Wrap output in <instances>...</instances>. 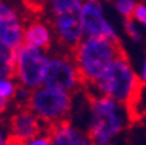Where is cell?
I'll use <instances>...</instances> for the list:
<instances>
[{
	"label": "cell",
	"mask_w": 146,
	"mask_h": 145,
	"mask_svg": "<svg viewBox=\"0 0 146 145\" xmlns=\"http://www.w3.org/2000/svg\"><path fill=\"white\" fill-rule=\"evenodd\" d=\"M15 48L0 42V77L15 74Z\"/></svg>",
	"instance_id": "4fadbf2b"
},
{
	"label": "cell",
	"mask_w": 146,
	"mask_h": 145,
	"mask_svg": "<svg viewBox=\"0 0 146 145\" xmlns=\"http://www.w3.org/2000/svg\"><path fill=\"white\" fill-rule=\"evenodd\" d=\"M132 17L136 20V22H137L142 28L146 29V3L137 2L136 9H135V13H133Z\"/></svg>",
	"instance_id": "ac0fdd59"
},
{
	"label": "cell",
	"mask_w": 146,
	"mask_h": 145,
	"mask_svg": "<svg viewBox=\"0 0 146 145\" xmlns=\"http://www.w3.org/2000/svg\"><path fill=\"white\" fill-rule=\"evenodd\" d=\"M81 23L84 36L107 38L119 42V35L116 28L109 22L100 0H84L81 7Z\"/></svg>",
	"instance_id": "ba28073f"
},
{
	"label": "cell",
	"mask_w": 146,
	"mask_h": 145,
	"mask_svg": "<svg viewBox=\"0 0 146 145\" xmlns=\"http://www.w3.org/2000/svg\"><path fill=\"white\" fill-rule=\"evenodd\" d=\"M39 118L28 108L16 112L9 125V138L10 142L16 144H28L29 139L36 136L39 132H42L40 129Z\"/></svg>",
	"instance_id": "30bf717a"
},
{
	"label": "cell",
	"mask_w": 146,
	"mask_h": 145,
	"mask_svg": "<svg viewBox=\"0 0 146 145\" xmlns=\"http://www.w3.org/2000/svg\"><path fill=\"white\" fill-rule=\"evenodd\" d=\"M31 96H32V90L29 87H25V86H17L16 89V93H15V100L20 105H28L29 100H31Z\"/></svg>",
	"instance_id": "e0dca14e"
},
{
	"label": "cell",
	"mask_w": 146,
	"mask_h": 145,
	"mask_svg": "<svg viewBox=\"0 0 146 145\" xmlns=\"http://www.w3.org/2000/svg\"><path fill=\"white\" fill-rule=\"evenodd\" d=\"M28 108L40 119L48 123H58L65 120L72 109L71 93L52 89L48 86H40L32 90Z\"/></svg>",
	"instance_id": "5b68a950"
},
{
	"label": "cell",
	"mask_w": 146,
	"mask_h": 145,
	"mask_svg": "<svg viewBox=\"0 0 146 145\" xmlns=\"http://www.w3.org/2000/svg\"><path fill=\"white\" fill-rule=\"evenodd\" d=\"M49 144H52L51 135L49 134H42V132H39L36 136H33L32 139L28 141V145H49Z\"/></svg>",
	"instance_id": "d6986e66"
},
{
	"label": "cell",
	"mask_w": 146,
	"mask_h": 145,
	"mask_svg": "<svg viewBox=\"0 0 146 145\" xmlns=\"http://www.w3.org/2000/svg\"><path fill=\"white\" fill-rule=\"evenodd\" d=\"M23 44L35 48L48 49L52 44V31L44 22H32L25 26Z\"/></svg>",
	"instance_id": "7c38bea8"
},
{
	"label": "cell",
	"mask_w": 146,
	"mask_h": 145,
	"mask_svg": "<svg viewBox=\"0 0 146 145\" xmlns=\"http://www.w3.org/2000/svg\"><path fill=\"white\" fill-rule=\"evenodd\" d=\"M81 83L82 80L72 57L52 55L48 58L44 76V86L74 93Z\"/></svg>",
	"instance_id": "52a82bcc"
},
{
	"label": "cell",
	"mask_w": 146,
	"mask_h": 145,
	"mask_svg": "<svg viewBox=\"0 0 146 145\" xmlns=\"http://www.w3.org/2000/svg\"><path fill=\"white\" fill-rule=\"evenodd\" d=\"M84 0H48L52 17V29L58 41L72 49L84 38L81 23V7Z\"/></svg>",
	"instance_id": "277c9868"
},
{
	"label": "cell",
	"mask_w": 146,
	"mask_h": 145,
	"mask_svg": "<svg viewBox=\"0 0 146 145\" xmlns=\"http://www.w3.org/2000/svg\"><path fill=\"white\" fill-rule=\"evenodd\" d=\"M9 142H10L9 134H6L3 129H0V145H5V144H9Z\"/></svg>",
	"instance_id": "44dd1931"
},
{
	"label": "cell",
	"mask_w": 146,
	"mask_h": 145,
	"mask_svg": "<svg viewBox=\"0 0 146 145\" xmlns=\"http://www.w3.org/2000/svg\"><path fill=\"white\" fill-rule=\"evenodd\" d=\"M87 86L94 92L93 96H106L129 108L137 96L142 83L129 58L121 51L109 67Z\"/></svg>",
	"instance_id": "6da1fadb"
},
{
	"label": "cell",
	"mask_w": 146,
	"mask_h": 145,
	"mask_svg": "<svg viewBox=\"0 0 146 145\" xmlns=\"http://www.w3.org/2000/svg\"><path fill=\"white\" fill-rule=\"evenodd\" d=\"M25 23L19 12L7 0H0V42L17 48L23 44Z\"/></svg>",
	"instance_id": "9c48e42d"
},
{
	"label": "cell",
	"mask_w": 146,
	"mask_h": 145,
	"mask_svg": "<svg viewBox=\"0 0 146 145\" xmlns=\"http://www.w3.org/2000/svg\"><path fill=\"white\" fill-rule=\"evenodd\" d=\"M19 86L17 80L13 76L9 77H0V97L12 102L16 93V89Z\"/></svg>",
	"instance_id": "5bb4252c"
},
{
	"label": "cell",
	"mask_w": 146,
	"mask_h": 145,
	"mask_svg": "<svg viewBox=\"0 0 146 145\" xmlns=\"http://www.w3.org/2000/svg\"><path fill=\"white\" fill-rule=\"evenodd\" d=\"M71 51L82 83L90 84L123 49L120 42H114L107 38L84 36Z\"/></svg>",
	"instance_id": "3957f363"
},
{
	"label": "cell",
	"mask_w": 146,
	"mask_h": 145,
	"mask_svg": "<svg viewBox=\"0 0 146 145\" xmlns=\"http://www.w3.org/2000/svg\"><path fill=\"white\" fill-rule=\"evenodd\" d=\"M130 116L129 108L123 103L106 96H93L87 126V135L91 144H111L127 126Z\"/></svg>",
	"instance_id": "7a4b0ae2"
},
{
	"label": "cell",
	"mask_w": 146,
	"mask_h": 145,
	"mask_svg": "<svg viewBox=\"0 0 146 145\" xmlns=\"http://www.w3.org/2000/svg\"><path fill=\"white\" fill-rule=\"evenodd\" d=\"M54 145H88L91 144L87 132L72 126L70 122L61 120L54 123V128L49 132Z\"/></svg>",
	"instance_id": "8fae6325"
},
{
	"label": "cell",
	"mask_w": 146,
	"mask_h": 145,
	"mask_svg": "<svg viewBox=\"0 0 146 145\" xmlns=\"http://www.w3.org/2000/svg\"><path fill=\"white\" fill-rule=\"evenodd\" d=\"M136 5H137V0H116L114 2V7L117 13L124 19H129L133 16Z\"/></svg>",
	"instance_id": "2e32d148"
},
{
	"label": "cell",
	"mask_w": 146,
	"mask_h": 145,
	"mask_svg": "<svg viewBox=\"0 0 146 145\" xmlns=\"http://www.w3.org/2000/svg\"><path fill=\"white\" fill-rule=\"evenodd\" d=\"M139 80H140V83L143 86H146V57L143 58V61H142V65H140V71H139Z\"/></svg>",
	"instance_id": "ffe728a7"
},
{
	"label": "cell",
	"mask_w": 146,
	"mask_h": 145,
	"mask_svg": "<svg viewBox=\"0 0 146 145\" xmlns=\"http://www.w3.org/2000/svg\"><path fill=\"white\" fill-rule=\"evenodd\" d=\"M15 74L20 86L35 90L44 84V76L48 64V52L42 48H35L22 44L15 49Z\"/></svg>",
	"instance_id": "8992f818"
},
{
	"label": "cell",
	"mask_w": 146,
	"mask_h": 145,
	"mask_svg": "<svg viewBox=\"0 0 146 145\" xmlns=\"http://www.w3.org/2000/svg\"><path fill=\"white\" fill-rule=\"evenodd\" d=\"M124 32H126V35L132 41H135V42H137V44L143 42V33L140 31V25L133 17H129V19L124 20Z\"/></svg>",
	"instance_id": "9a60e30c"
},
{
	"label": "cell",
	"mask_w": 146,
	"mask_h": 145,
	"mask_svg": "<svg viewBox=\"0 0 146 145\" xmlns=\"http://www.w3.org/2000/svg\"><path fill=\"white\" fill-rule=\"evenodd\" d=\"M137 2H143V0H137Z\"/></svg>",
	"instance_id": "7402d4cb"
}]
</instances>
